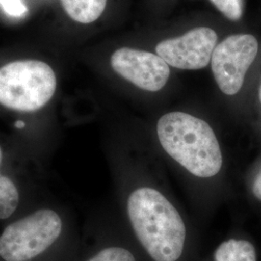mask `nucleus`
<instances>
[{
	"label": "nucleus",
	"instance_id": "obj_1",
	"mask_svg": "<svg viewBox=\"0 0 261 261\" xmlns=\"http://www.w3.org/2000/svg\"><path fill=\"white\" fill-rule=\"evenodd\" d=\"M128 216L144 250L155 261H177L184 251L186 226L176 208L159 191L143 187L128 199Z\"/></svg>",
	"mask_w": 261,
	"mask_h": 261
},
{
	"label": "nucleus",
	"instance_id": "obj_2",
	"mask_svg": "<svg viewBox=\"0 0 261 261\" xmlns=\"http://www.w3.org/2000/svg\"><path fill=\"white\" fill-rule=\"evenodd\" d=\"M157 135L168 155L197 177H213L223 167L214 130L198 117L185 112L167 113L159 119Z\"/></svg>",
	"mask_w": 261,
	"mask_h": 261
},
{
	"label": "nucleus",
	"instance_id": "obj_3",
	"mask_svg": "<svg viewBox=\"0 0 261 261\" xmlns=\"http://www.w3.org/2000/svg\"><path fill=\"white\" fill-rule=\"evenodd\" d=\"M56 84L53 68L43 61L11 62L0 68V105L17 112H36L54 97Z\"/></svg>",
	"mask_w": 261,
	"mask_h": 261
},
{
	"label": "nucleus",
	"instance_id": "obj_4",
	"mask_svg": "<svg viewBox=\"0 0 261 261\" xmlns=\"http://www.w3.org/2000/svg\"><path fill=\"white\" fill-rule=\"evenodd\" d=\"M61 218L51 209H41L8 225L0 235V257L28 261L56 242L62 232Z\"/></svg>",
	"mask_w": 261,
	"mask_h": 261
},
{
	"label": "nucleus",
	"instance_id": "obj_5",
	"mask_svg": "<svg viewBox=\"0 0 261 261\" xmlns=\"http://www.w3.org/2000/svg\"><path fill=\"white\" fill-rule=\"evenodd\" d=\"M257 53L258 42L251 34L231 35L216 46L211 57V68L223 93L232 96L240 91Z\"/></svg>",
	"mask_w": 261,
	"mask_h": 261
},
{
	"label": "nucleus",
	"instance_id": "obj_6",
	"mask_svg": "<svg viewBox=\"0 0 261 261\" xmlns=\"http://www.w3.org/2000/svg\"><path fill=\"white\" fill-rule=\"evenodd\" d=\"M218 35L212 28H196L156 46V53L168 65L181 70L203 69L211 61Z\"/></svg>",
	"mask_w": 261,
	"mask_h": 261
},
{
	"label": "nucleus",
	"instance_id": "obj_7",
	"mask_svg": "<svg viewBox=\"0 0 261 261\" xmlns=\"http://www.w3.org/2000/svg\"><path fill=\"white\" fill-rule=\"evenodd\" d=\"M113 71L140 89L157 92L168 83L170 69L158 55L149 51L121 47L111 57Z\"/></svg>",
	"mask_w": 261,
	"mask_h": 261
},
{
	"label": "nucleus",
	"instance_id": "obj_8",
	"mask_svg": "<svg viewBox=\"0 0 261 261\" xmlns=\"http://www.w3.org/2000/svg\"><path fill=\"white\" fill-rule=\"evenodd\" d=\"M66 14L76 22L88 24L99 19L108 0H60Z\"/></svg>",
	"mask_w": 261,
	"mask_h": 261
},
{
	"label": "nucleus",
	"instance_id": "obj_9",
	"mask_svg": "<svg viewBox=\"0 0 261 261\" xmlns=\"http://www.w3.org/2000/svg\"><path fill=\"white\" fill-rule=\"evenodd\" d=\"M215 261H257L252 243L242 239H230L222 243L214 253Z\"/></svg>",
	"mask_w": 261,
	"mask_h": 261
},
{
	"label": "nucleus",
	"instance_id": "obj_10",
	"mask_svg": "<svg viewBox=\"0 0 261 261\" xmlns=\"http://www.w3.org/2000/svg\"><path fill=\"white\" fill-rule=\"evenodd\" d=\"M3 160L0 146V168ZM19 203V193L11 178L0 173V219L9 218L16 211Z\"/></svg>",
	"mask_w": 261,
	"mask_h": 261
},
{
	"label": "nucleus",
	"instance_id": "obj_11",
	"mask_svg": "<svg viewBox=\"0 0 261 261\" xmlns=\"http://www.w3.org/2000/svg\"><path fill=\"white\" fill-rule=\"evenodd\" d=\"M217 9L230 20H239L242 18L244 0H209Z\"/></svg>",
	"mask_w": 261,
	"mask_h": 261
},
{
	"label": "nucleus",
	"instance_id": "obj_12",
	"mask_svg": "<svg viewBox=\"0 0 261 261\" xmlns=\"http://www.w3.org/2000/svg\"><path fill=\"white\" fill-rule=\"evenodd\" d=\"M87 261H136V259L128 250L119 247H112L103 249Z\"/></svg>",
	"mask_w": 261,
	"mask_h": 261
},
{
	"label": "nucleus",
	"instance_id": "obj_13",
	"mask_svg": "<svg viewBox=\"0 0 261 261\" xmlns=\"http://www.w3.org/2000/svg\"><path fill=\"white\" fill-rule=\"evenodd\" d=\"M0 5L13 18H21L28 13V7L22 0H0Z\"/></svg>",
	"mask_w": 261,
	"mask_h": 261
},
{
	"label": "nucleus",
	"instance_id": "obj_14",
	"mask_svg": "<svg viewBox=\"0 0 261 261\" xmlns=\"http://www.w3.org/2000/svg\"><path fill=\"white\" fill-rule=\"evenodd\" d=\"M252 193L256 198L261 201V170L260 172L256 175V177L252 184Z\"/></svg>",
	"mask_w": 261,
	"mask_h": 261
},
{
	"label": "nucleus",
	"instance_id": "obj_15",
	"mask_svg": "<svg viewBox=\"0 0 261 261\" xmlns=\"http://www.w3.org/2000/svg\"><path fill=\"white\" fill-rule=\"evenodd\" d=\"M259 99H260V103H261V85H260V89H259Z\"/></svg>",
	"mask_w": 261,
	"mask_h": 261
}]
</instances>
